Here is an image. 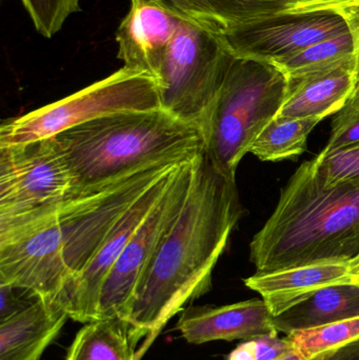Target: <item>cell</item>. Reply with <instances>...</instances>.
<instances>
[{"label":"cell","instance_id":"cell-1","mask_svg":"<svg viewBox=\"0 0 359 360\" xmlns=\"http://www.w3.org/2000/svg\"><path fill=\"white\" fill-rule=\"evenodd\" d=\"M242 214L236 179L216 170L204 150L187 202L145 271L126 319L155 335L188 302L210 291Z\"/></svg>","mask_w":359,"mask_h":360},{"label":"cell","instance_id":"cell-2","mask_svg":"<svg viewBox=\"0 0 359 360\" xmlns=\"http://www.w3.org/2000/svg\"><path fill=\"white\" fill-rule=\"evenodd\" d=\"M359 257V179L327 186L313 162L289 180L269 219L250 243L256 272L350 262Z\"/></svg>","mask_w":359,"mask_h":360},{"label":"cell","instance_id":"cell-3","mask_svg":"<svg viewBox=\"0 0 359 360\" xmlns=\"http://www.w3.org/2000/svg\"><path fill=\"white\" fill-rule=\"evenodd\" d=\"M54 137L69 162L78 191L151 162L204 151L200 129L162 109L103 116Z\"/></svg>","mask_w":359,"mask_h":360},{"label":"cell","instance_id":"cell-4","mask_svg":"<svg viewBox=\"0 0 359 360\" xmlns=\"http://www.w3.org/2000/svg\"><path fill=\"white\" fill-rule=\"evenodd\" d=\"M288 76L272 63L235 57L202 127L212 166L236 179V170L263 129L280 113Z\"/></svg>","mask_w":359,"mask_h":360},{"label":"cell","instance_id":"cell-5","mask_svg":"<svg viewBox=\"0 0 359 360\" xmlns=\"http://www.w3.org/2000/svg\"><path fill=\"white\" fill-rule=\"evenodd\" d=\"M234 58L221 34L183 18L156 78L162 109L202 131Z\"/></svg>","mask_w":359,"mask_h":360},{"label":"cell","instance_id":"cell-6","mask_svg":"<svg viewBox=\"0 0 359 360\" xmlns=\"http://www.w3.org/2000/svg\"><path fill=\"white\" fill-rule=\"evenodd\" d=\"M158 109L162 105L155 78L124 67L61 101L2 122L0 147L50 139L111 114Z\"/></svg>","mask_w":359,"mask_h":360},{"label":"cell","instance_id":"cell-7","mask_svg":"<svg viewBox=\"0 0 359 360\" xmlns=\"http://www.w3.org/2000/svg\"><path fill=\"white\" fill-rule=\"evenodd\" d=\"M195 155L166 158L145 165L111 181L82 188L59 205V222L71 281L90 264L128 210L156 182Z\"/></svg>","mask_w":359,"mask_h":360},{"label":"cell","instance_id":"cell-8","mask_svg":"<svg viewBox=\"0 0 359 360\" xmlns=\"http://www.w3.org/2000/svg\"><path fill=\"white\" fill-rule=\"evenodd\" d=\"M58 207L0 219V285L58 302L72 279Z\"/></svg>","mask_w":359,"mask_h":360},{"label":"cell","instance_id":"cell-9","mask_svg":"<svg viewBox=\"0 0 359 360\" xmlns=\"http://www.w3.org/2000/svg\"><path fill=\"white\" fill-rule=\"evenodd\" d=\"M202 153L177 167L166 192L116 260L101 289L98 319H126L145 271L187 202Z\"/></svg>","mask_w":359,"mask_h":360},{"label":"cell","instance_id":"cell-10","mask_svg":"<svg viewBox=\"0 0 359 360\" xmlns=\"http://www.w3.org/2000/svg\"><path fill=\"white\" fill-rule=\"evenodd\" d=\"M77 191L55 137L0 147V219L56 209Z\"/></svg>","mask_w":359,"mask_h":360},{"label":"cell","instance_id":"cell-11","mask_svg":"<svg viewBox=\"0 0 359 360\" xmlns=\"http://www.w3.org/2000/svg\"><path fill=\"white\" fill-rule=\"evenodd\" d=\"M350 30L341 12L324 8L268 15L219 34L234 56L275 63Z\"/></svg>","mask_w":359,"mask_h":360},{"label":"cell","instance_id":"cell-12","mask_svg":"<svg viewBox=\"0 0 359 360\" xmlns=\"http://www.w3.org/2000/svg\"><path fill=\"white\" fill-rule=\"evenodd\" d=\"M177 167L152 186L128 210L103 240L90 264L67 285L59 302L65 307L70 319L81 323L98 319L101 289L110 271L166 192Z\"/></svg>","mask_w":359,"mask_h":360},{"label":"cell","instance_id":"cell-13","mask_svg":"<svg viewBox=\"0 0 359 360\" xmlns=\"http://www.w3.org/2000/svg\"><path fill=\"white\" fill-rule=\"evenodd\" d=\"M185 17L151 0H131L116 33L124 67L157 78L167 49Z\"/></svg>","mask_w":359,"mask_h":360},{"label":"cell","instance_id":"cell-14","mask_svg":"<svg viewBox=\"0 0 359 360\" xmlns=\"http://www.w3.org/2000/svg\"><path fill=\"white\" fill-rule=\"evenodd\" d=\"M271 317L266 302L259 300L221 307H191L181 313L177 330L192 345L248 340L278 332Z\"/></svg>","mask_w":359,"mask_h":360},{"label":"cell","instance_id":"cell-15","mask_svg":"<svg viewBox=\"0 0 359 360\" xmlns=\"http://www.w3.org/2000/svg\"><path fill=\"white\" fill-rule=\"evenodd\" d=\"M356 84V58L318 73L288 77L286 99L276 117L325 120L346 105Z\"/></svg>","mask_w":359,"mask_h":360},{"label":"cell","instance_id":"cell-16","mask_svg":"<svg viewBox=\"0 0 359 360\" xmlns=\"http://www.w3.org/2000/svg\"><path fill=\"white\" fill-rule=\"evenodd\" d=\"M355 281L347 262L308 264L269 273H255L244 279L249 289L261 294L272 316L303 302L322 288Z\"/></svg>","mask_w":359,"mask_h":360},{"label":"cell","instance_id":"cell-17","mask_svg":"<svg viewBox=\"0 0 359 360\" xmlns=\"http://www.w3.org/2000/svg\"><path fill=\"white\" fill-rule=\"evenodd\" d=\"M70 319L60 302L38 298L0 321V360H39Z\"/></svg>","mask_w":359,"mask_h":360},{"label":"cell","instance_id":"cell-18","mask_svg":"<svg viewBox=\"0 0 359 360\" xmlns=\"http://www.w3.org/2000/svg\"><path fill=\"white\" fill-rule=\"evenodd\" d=\"M359 317V281L335 283L318 290L276 316L272 326L287 335Z\"/></svg>","mask_w":359,"mask_h":360},{"label":"cell","instance_id":"cell-19","mask_svg":"<svg viewBox=\"0 0 359 360\" xmlns=\"http://www.w3.org/2000/svg\"><path fill=\"white\" fill-rule=\"evenodd\" d=\"M149 336L119 316L84 323L74 338L65 360H135V349Z\"/></svg>","mask_w":359,"mask_h":360},{"label":"cell","instance_id":"cell-20","mask_svg":"<svg viewBox=\"0 0 359 360\" xmlns=\"http://www.w3.org/2000/svg\"><path fill=\"white\" fill-rule=\"evenodd\" d=\"M177 13L217 33L287 10L284 0H174Z\"/></svg>","mask_w":359,"mask_h":360},{"label":"cell","instance_id":"cell-21","mask_svg":"<svg viewBox=\"0 0 359 360\" xmlns=\"http://www.w3.org/2000/svg\"><path fill=\"white\" fill-rule=\"evenodd\" d=\"M322 118L275 117L253 141L249 153L263 162L295 160L307 150L308 139Z\"/></svg>","mask_w":359,"mask_h":360},{"label":"cell","instance_id":"cell-22","mask_svg":"<svg viewBox=\"0 0 359 360\" xmlns=\"http://www.w3.org/2000/svg\"><path fill=\"white\" fill-rule=\"evenodd\" d=\"M355 58V39L350 30L341 35L312 44L274 65L282 69L289 78H292L332 69Z\"/></svg>","mask_w":359,"mask_h":360},{"label":"cell","instance_id":"cell-23","mask_svg":"<svg viewBox=\"0 0 359 360\" xmlns=\"http://www.w3.org/2000/svg\"><path fill=\"white\" fill-rule=\"evenodd\" d=\"M286 338L299 354L315 359L359 338V317L293 332Z\"/></svg>","mask_w":359,"mask_h":360},{"label":"cell","instance_id":"cell-24","mask_svg":"<svg viewBox=\"0 0 359 360\" xmlns=\"http://www.w3.org/2000/svg\"><path fill=\"white\" fill-rule=\"evenodd\" d=\"M38 33L52 38L63 29L74 13L80 11V0H21Z\"/></svg>","mask_w":359,"mask_h":360},{"label":"cell","instance_id":"cell-25","mask_svg":"<svg viewBox=\"0 0 359 360\" xmlns=\"http://www.w3.org/2000/svg\"><path fill=\"white\" fill-rule=\"evenodd\" d=\"M312 162L316 174L327 186L359 179V143L332 151L322 150Z\"/></svg>","mask_w":359,"mask_h":360},{"label":"cell","instance_id":"cell-26","mask_svg":"<svg viewBox=\"0 0 359 360\" xmlns=\"http://www.w3.org/2000/svg\"><path fill=\"white\" fill-rule=\"evenodd\" d=\"M359 143V84L332 122L330 139L324 150L343 149Z\"/></svg>","mask_w":359,"mask_h":360},{"label":"cell","instance_id":"cell-27","mask_svg":"<svg viewBox=\"0 0 359 360\" xmlns=\"http://www.w3.org/2000/svg\"><path fill=\"white\" fill-rule=\"evenodd\" d=\"M294 351L288 338L278 332L246 340L232 351L228 360H278Z\"/></svg>","mask_w":359,"mask_h":360},{"label":"cell","instance_id":"cell-28","mask_svg":"<svg viewBox=\"0 0 359 360\" xmlns=\"http://www.w3.org/2000/svg\"><path fill=\"white\" fill-rule=\"evenodd\" d=\"M287 4L285 12H306V11L335 8L347 0H284Z\"/></svg>","mask_w":359,"mask_h":360},{"label":"cell","instance_id":"cell-29","mask_svg":"<svg viewBox=\"0 0 359 360\" xmlns=\"http://www.w3.org/2000/svg\"><path fill=\"white\" fill-rule=\"evenodd\" d=\"M339 11L347 19L348 25L354 35L356 44V75L359 84V6H344V8H334Z\"/></svg>","mask_w":359,"mask_h":360},{"label":"cell","instance_id":"cell-30","mask_svg":"<svg viewBox=\"0 0 359 360\" xmlns=\"http://www.w3.org/2000/svg\"><path fill=\"white\" fill-rule=\"evenodd\" d=\"M322 360H359V338L322 355Z\"/></svg>","mask_w":359,"mask_h":360},{"label":"cell","instance_id":"cell-31","mask_svg":"<svg viewBox=\"0 0 359 360\" xmlns=\"http://www.w3.org/2000/svg\"><path fill=\"white\" fill-rule=\"evenodd\" d=\"M322 356H318L315 357V359H308L294 350L292 351V352L289 353V354H287L286 356L282 357V359L278 360H322Z\"/></svg>","mask_w":359,"mask_h":360},{"label":"cell","instance_id":"cell-32","mask_svg":"<svg viewBox=\"0 0 359 360\" xmlns=\"http://www.w3.org/2000/svg\"><path fill=\"white\" fill-rule=\"evenodd\" d=\"M151 1L156 2V4H160V6H166L169 10H172L173 12L177 13L176 8H175L174 0H151ZM177 14H178V13H177Z\"/></svg>","mask_w":359,"mask_h":360},{"label":"cell","instance_id":"cell-33","mask_svg":"<svg viewBox=\"0 0 359 360\" xmlns=\"http://www.w3.org/2000/svg\"><path fill=\"white\" fill-rule=\"evenodd\" d=\"M350 268H351V273L356 281H359V257L356 258L353 262H350Z\"/></svg>","mask_w":359,"mask_h":360},{"label":"cell","instance_id":"cell-34","mask_svg":"<svg viewBox=\"0 0 359 360\" xmlns=\"http://www.w3.org/2000/svg\"><path fill=\"white\" fill-rule=\"evenodd\" d=\"M359 6V0H347L344 4H339L335 8H344V6Z\"/></svg>","mask_w":359,"mask_h":360},{"label":"cell","instance_id":"cell-35","mask_svg":"<svg viewBox=\"0 0 359 360\" xmlns=\"http://www.w3.org/2000/svg\"></svg>","mask_w":359,"mask_h":360}]
</instances>
